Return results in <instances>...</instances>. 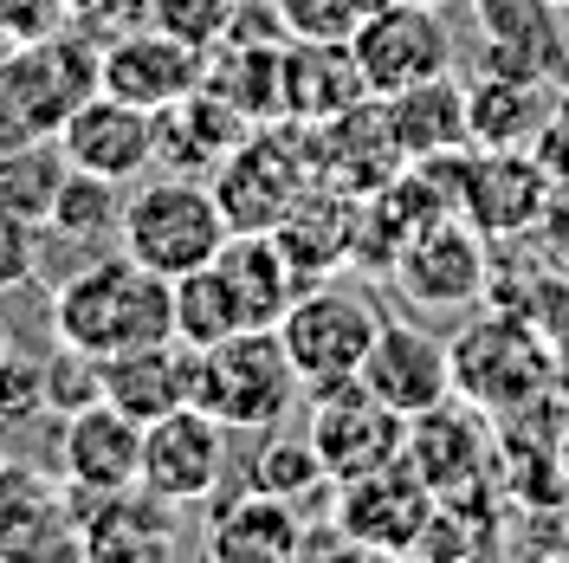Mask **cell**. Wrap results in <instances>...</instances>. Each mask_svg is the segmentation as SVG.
Listing matches in <instances>:
<instances>
[{"label": "cell", "mask_w": 569, "mask_h": 563, "mask_svg": "<svg viewBox=\"0 0 569 563\" xmlns=\"http://www.w3.org/2000/svg\"><path fill=\"white\" fill-rule=\"evenodd\" d=\"M433 512H440V498L408 466V454L395 466L362 473V480H343L337 498H330V518L343 531V544H356V551H421Z\"/></svg>", "instance_id": "10"}, {"label": "cell", "mask_w": 569, "mask_h": 563, "mask_svg": "<svg viewBox=\"0 0 569 563\" xmlns=\"http://www.w3.org/2000/svg\"><path fill=\"white\" fill-rule=\"evenodd\" d=\"M213 273L227 279L247 324H279L291 312V298L305 292L279 247V234H227V247L213 253Z\"/></svg>", "instance_id": "25"}, {"label": "cell", "mask_w": 569, "mask_h": 563, "mask_svg": "<svg viewBox=\"0 0 569 563\" xmlns=\"http://www.w3.org/2000/svg\"><path fill=\"white\" fill-rule=\"evenodd\" d=\"M227 214H220V195H213L208 176H162L142 181L137 195H123V227L117 240L123 253L162 273V279H181V273H201L213 266V253L227 247Z\"/></svg>", "instance_id": "3"}, {"label": "cell", "mask_w": 569, "mask_h": 563, "mask_svg": "<svg viewBox=\"0 0 569 563\" xmlns=\"http://www.w3.org/2000/svg\"><path fill=\"white\" fill-rule=\"evenodd\" d=\"M376 330H382V312L369 292H350L337 279H318L291 298V312L279 317V344L298 369L305 395H323V388L362 383V363L376 350Z\"/></svg>", "instance_id": "6"}, {"label": "cell", "mask_w": 569, "mask_h": 563, "mask_svg": "<svg viewBox=\"0 0 569 563\" xmlns=\"http://www.w3.org/2000/svg\"><path fill=\"white\" fill-rule=\"evenodd\" d=\"M201 71H208L201 46L162 33L149 20L98 46V91H117V98H130L142 110H162V105H176V98H188L201 85Z\"/></svg>", "instance_id": "15"}, {"label": "cell", "mask_w": 569, "mask_h": 563, "mask_svg": "<svg viewBox=\"0 0 569 563\" xmlns=\"http://www.w3.org/2000/svg\"><path fill=\"white\" fill-rule=\"evenodd\" d=\"M492 240L466 220V214H447L421 227L408 247L395 253V285L408 292V305H427V312H460V305H479L492 292Z\"/></svg>", "instance_id": "11"}, {"label": "cell", "mask_w": 569, "mask_h": 563, "mask_svg": "<svg viewBox=\"0 0 569 563\" xmlns=\"http://www.w3.org/2000/svg\"><path fill=\"white\" fill-rule=\"evenodd\" d=\"M71 176L59 137L20 142V149H0V208H13L20 220L46 227V214L59 201V181Z\"/></svg>", "instance_id": "29"}, {"label": "cell", "mask_w": 569, "mask_h": 563, "mask_svg": "<svg viewBox=\"0 0 569 563\" xmlns=\"http://www.w3.org/2000/svg\"><path fill=\"white\" fill-rule=\"evenodd\" d=\"M466 110H472V142L486 149H518L531 130H550V91L537 78L486 71V85L466 91Z\"/></svg>", "instance_id": "27"}, {"label": "cell", "mask_w": 569, "mask_h": 563, "mask_svg": "<svg viewBox=\"0 0 569 563\" xmlns=\"http://www.w3.org/2000/svg\"><path fill=\"white\" fill-rule=\"evenodd\" d=\"M39 415H52V388H46V356H0V434L7 427H33Z\"/></svg>", "instance_id": "33"}, {"label": "cell", "mask_w": 569, "mask_h": 563, "mask_svg": "<svg viewBox=\"0 0 569 563\" xmlns=\"http://www.w3.org/2000/svg\"><path fill=\"white\" fill-rule=\"evenodd\" d=\"M117 227H123V195H117V181L91 176V169H71V176L59 181V201H52V214H46L39 234H59L71 247H98Z\"/></svg>", "instance_id": "30"}, {"label": "cell", "mask_w": 569, "mask_h": 563, "mask_svg": "<svg viewBox=\"0 0 569 563\" xmlns=\"http://www.w3.org/2000/svg\"><path fill=\"white\" fill-rule=\"evenodd\" d=\"M233 427H220L208 408H169L156 422H142V466L137 486H149L156 498L169 505H208L227 473H233V454H227Z\"/></svg>", "instance_id": "9"}, {"label": "cell", "mask_w": 569, "mask_h": 563, "mask_svg": "<svg viewBox=\"0 0 569 563\" xmlns=\"http://www.w3.org/2000/svg\"><path fill=\"white\" fill-rule=\"evenodd\" d=\"M247 130H252V117L233 98H220L213 85H194L188 98L156 110V162L169 176H213Z\"/></svg>", "instance_id": "20"}, {"label": "cell", "mask_w": 569, "mask_h": 563, "mask_svg": "<svg viewBox=\"0 0 569 563\" xmlns=\"http://www.w3.org/2000/svg\"><path fill=\"white\" fill-rule=\"evenodd\" d=\"M46 551H78L71 486H52V473H33L20 460H0V557Z\"/></svg>", "instance_id": "23"}, {"label": "cell", "mask_w": 569, "mask_h": 563, "mask_svg": "<svg viewBox=\"0 0 569 563\" xmlns=\"http://www.w3.org/2000/svg\"><path fill=\"white\" fill-rule=\"evenodd\" d=\"M66 20H71V0H0V39L7 46L52 39Z\"/></svg>", "instance_id": "36"}, {"label": "cell", "mask_w": 569, "mask_h": 563, "mask_svg": "<svg viewBox=\"0 0 569 563\" xmlns=\"http://www.w3.org/2000/svg\"><path fill=\"white\" fill-rule=\"evenodd\" d=\"M194 376H201V350H188L181 337H156V344H137V350H117L98 363L104 402H117L137 422L188 408L194 402Z\"/></svg>", "instance_id": "19"}, {"label": "cell", "mask_w": 569, "mask_h": 563, "mask_svg": "<svg viewBox=\"0 0 569 563\" xmlns=\"http://www.w3.org/2000/svg\"><path fill=\"white\" fill-rule=\"evenodd\" d=\"M33 273H39V227L20 220L13 208H0V298L33 285Z\"/></svg>", "instance_id": "35"}, {"label": "cell", "mask_w": 569, "mask_h": 563, "mask_svg": "<svg viewBox=\"0 0 569 563\" xmlns=\"http://www.w3.org/2000/svg\"><path fill=\"white\" fill-rule=\"evenodd\" d=\"M98 91V39L59 33L0 52V149L59 137L71 110Z\"/></svg>", "instance_id": "5"}, {"label": "cell", "mask_w": 569, "mask_h": 563, "mask_svg": "<svg viewBox=\"0 0 569 563\" xmlns=\"http://www.w3.org/2000/svg\"><path fill=\"white\" fill-rule=\"evenodd\" d=\"M362 388H376L395 415L415 422V415H427V408L453 402V356H447L440 337H427V330L401 324V317H382L376 350H369V363H362Z\"/></svg>", "instance_id": "17"}, {"label": "cell", "mask_w": 569, "mask_h": 563, "mask_svg": "<svg viewBox=\"0 0 569 563\" xmlns=\"http://www.w3.org/2000/svg\"><path fill=\"white\" fill-rule=\"evenodd\" d=\"M486 460H492L486 415H479V408H466L460 395L408 422V466L433 486V498L479 486V480H486Z\"/></svg>", "instance_id": "21"}, {"label": "cell", "mask_w": 569, "mask_h": 563, "mask_svg": "<svg viewBox=\"0 0 569 563\" xmlns=\"http://www.w3.org/2000/svg\"><path fill=\"white\" fill-rule=\"evenodd\" d=\"M382 110H389V130H395V142H401L408 162H427V156H447V149H466V142H472L466 85L453 71H440V78H427V85H408V91L382 98Z\"/></svg>", "instance_id": "24"}, {"label": "cell", "mask_w": 569, "mask_h": 563, "mask_svg": "<svg viewBox=\"0 0 569 563\" xmlns=\"http://www.w3.org/2000/svg\"><path fill=\"white\" fill-rule=\"evenodd\" d=\"M59 149L71 169H91L104 181H137L156 162V110L130 105L117 91H91L84 105L59 124Z\"/></svg>", "instance_id": "14"}, {"label": "cell", "mask_w": 569, "mask_h": 563, "mask_svg": "<svg viewBox=\"0 0 569 563\" xmlns=\"http://www.w3.org/2000/svg\"><path fill=\"white\" fill-rule=\"evenodd\" d=\"M291 124H259L227 149V162L213 169V195L233 234H272L284 214L298 208V195L318 181L311 169V149H284Z\"/></svg>", "instance_id": "7"}, {"label": "cell", "mask_w": 569, "mask_h": 563, "mask_svg": "<svg viewBox=\"0 0 569 563\" xmlns=\"http://www.w3.org/2000/svg\"><path fill=\"white\" fill-rule=\"evenodd\" d=\"M208 557L220 563H284V557H305V512L284 505L272 493H213L208 512Z\"/></svg>", "instance_id": "22"}, {"label": "cell", "mask_w": 569, "mask_h": 563, "mask_svg": "<svg viewBox=\"0 0 569 563\" xmlns=\"http://www.w3.org/2000/svg\"><path fill=\"white\" fill-rule=\"evenodd\" d=\"M52 337L98 363L156 337H176V279L137 266L130 253L91 259L52 292Z\"/></svg>", "instance_id": "1"}, {"label": "cell", "mask_w": 569, "mask_h": 563, "mask_svg": "<svg viewBox=\"0 0 569 563\" xmlns=\"http://www.w3.org/2000/svg\"><path fill=\"white\" fill-rule=\"evenodd\" d=\"M415 7H453V0H415Z\"/></svg>", "instance_id": "38"}, {"label": "cell", "mask_w": 569, "mask_h": 563, "mask_svg": "<svg viewBox=\"0 0 569 563\" xmlns=\"http://www.w3.org/2000/svg\"><path fill=\"white\" fill-rule=\"evenodd\" d=\"M382 0H272L291 39H318V46H350V33L376 13Z\"/></svg>", "instance_id": "32"}, {"label": "cell", "mask_w": 569, "mask_h": 563, "mask_svg": "<svg viewBox=\"0 0 569 563\" xmlns=\"http://www.w3.org/2000/svg\"><path fill=\"white\" fill-rule=\"evenodd\" d=\"M233 7L240 0H149V27L188 39V46H213V39L227 33Z\"/></svg>", "instance_id": "34"}, {"label": "cell", "mask_w": 569, "mask_h": 563, "mask_svg": "<svg viewBox=\"0 0 569 563\" xmlns=\"http://www.w3.org/2000/svg\"><path fill=\"white\" fill-rule=\"evenodd\" d=\"M550 208V169L525 156V149H486L466 156V181H460V214L486 234V240H511L543 227Z\"/></svg>", "instance_id": "16"}, {"label": "cell", "mask_w": 569, "mask_h": 563, "mask_svg": "<svg viewBox=\"0 0 569 563\" xmlns=\"http://www.w3.org/2000/svg\"><path fill=\"white\" fill-rule=\"evenodd\" d=\"M137 466H142V422L137 415H123L104 395L66 415L59 473H66L71 493H117V486H137Z\"/></svg>", "instance_id": "18"}, {"label": "cell", "mask_w": 569, "mask_h": 563, "mask_svg": "<svg viewBox=\"0 0 569 563\" xmlns=\"http://www.w3.org/2000/svg\"><path fill=\"white\" fill-rule=\"evenodd\" d=\"M550 7H557V13H569V0H550Z\"/></svg>", "instance_id": "39"}, {"label": "cell", "mask_w": 569, "mask_h": 563, "mask_svg": "<svg viewBox=\"0 0 569 563\" xmlns=\"http://www.w3.org/2000/svg\"><path fill=\"white\" fill-rule=\"evenodd\" d=\"M7 350H13V344H7V317H0V356H7Z\"/></svg>", "instance_id": "37"}, {"label": "cell", "mask_w": 569, "mask_h": 563, "mask_svg": "<svg viewBox=\"0 0 569 563\" xmlns=\"http://www.w3.org/2000/svg\"><path fill=\"white\" fill-rule=\"evenodd\" d=\"M298 402H305V383H298V369L279 344V324H252V330H233L213 350H201L194 408H208L220 427L272 434Z\"/></svg>", "instance_id": "4"}, {"label": "cell", "mask_w": 569, "mask_h": 563, "mask_svg": "<svg viewBox=\"0 0 569 563\" xmlns=\"http://www.w3.org/2000/svg\"><path fill=\"white\" fill-rule=\"evenodd\" d=\"M71 525H78V557H104V563H149L181 544L176 505L156 498L149 486L71 493Z\"/></svg>", "instance_id": "13"}, {"label": "cell", "mask_w": 569, "mask_h": 563, "mask_svg": "<svg viewBox=\"0 0 569 563\" xmlns=\"http://www.w3.org/2000/svg\"><path fill=\"white\" fill-rule=\"evenodd\" d=\"M447 356H453V395L466 408H479L486 422L531 415L537 402L557 388V350L518 312L472 317L460 337L447 344Z\"/></svg>", "instance_id": "2"}, {"label": "cell", "mask_w": 569, "mask_h": 563, "mask_svg": "<svg viewBox=\"0 0 569 563\" xmlns=\"http://www.w3.org/2000/svg\"><path fill=\"white\" fill-rule=\"evenodd\" d=\"M233 330H252V324L240 317L227 279H220L213 266L181 273V279H176V337H181V344H188V350H213V344H220V337H233Z\"/></svg>", "instance_id": "31"}, {"label": "cell", "mask_w": 569, "mask_h": 563, "mask_svg": "<svg viewBox=\"0 0 569 563\" xmlns=\"http://www.w3.org/2000/svg\"><path fill=\"white\" fill-rule=\"evenodd\" d=\"M369 98L362 71H356L350 46H318V39H291L284 46V117L298 124H323L337 110Z\"/></svg>", "instance_id": "26"}, {"label": "cell", "mask_w": 569, "mask_h": 563, "mask_svg": "<svg viewBox=\"0 0 569 563\" xmlns=\"http://www.w3.org/2000/svg\"><path fill=\"white\" fill-rule=\"evenodd\" d=\"M247 486L252 493H272V498H284V505H330L337 498V480L323 473V460H318V447H311V434L305 441H291V434H266V447H259V460L247 466Z\"/></svg>", "instance_id": "28"}, {"label": "cell", "mask_w": 569, "mask_h": 563, "mask_svg": "<svg viewBox=\"0 0 569 563\" xmlns=\"http://www.w3.org/2000/svg\"><path fill=\"white\" fill-rule=\"evenodd\" d=\"M311 447H318L323 473L343 486V480H362L408 454V415H395L362 383L323 388V395H311Z\"/></svg>", "instance_id": "12"}, {"label": "cell", "mask_w": 569, "mask_h": 563, "mask_svg": "<svg viewBox=\"0 0 569 563\" xmlns=\"http://www.w3.org/2000/svg\"><path fill=\"white\" fill-rule=\"evenodd\" d=\"M350 59L362 71V85H369V98H395L408 85H427V78L453 71V33H447L440 7L382 0L350 33Z\"/></svg>", "instance_id": "8"}]
</instances>
